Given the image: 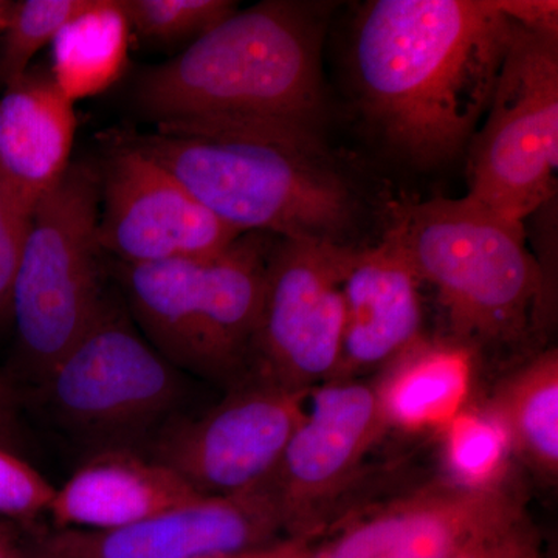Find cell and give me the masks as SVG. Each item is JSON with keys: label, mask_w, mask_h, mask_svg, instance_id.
I'll use <instances>...</instances> for the list:
<instances>
[{"label": "cell", "mask_w": 558, "mask_h": 558, "mask_svg": "<svg viewBox=\"0 0 558 558\" xmlns=\"http://www.w3.org/2000/svg\"><path fill=\"white\" fill-rule=\"evenodd\" d=\"M520 25L495 0L363 3L344 53L363 119L421 170L465 156Z\"/></svg>", "instance_id": "6da1fadb"}, {"label": "cell", "mask_w": 558, "mask_h": 558, "mask_svg": "<svg viewBox=\"0 0 558 558\" xmlns=\"http://www.w3.org/2000/svg\"><path fill=\"white\" fill-rule=\"evenodd\" d=\"M333 3L264 0L140 73L132 106L156 130L194 124L325 135L323 44Z\"/></svg>", "instance_id": "7a4b0ae2"}, {"label": "cell", "mask_w": 558, "mask_h": 558, "mask_svg": "<svg viewBox=\"0 0 558 558\" xmlns=\"http://www.w3.org/2000/svg\"><path fill=\"white\" fill-rule=\"evenodd\" d=\"M119 135L236 233L360 244L365 204L325 135L222 124Z\"/></svg>", "instance_id": "3957f363"}, {"label": "cell", "mask_w": 558, "mask_h": 558, "mask_svg": "<svg viewBox=\"0 0 558 558\" xmlns=\"http://www.w3.org/2000/svg\"><path fill=\"white\" fill-rule=\"evenodd\" d=\"M381 238L402 252L435 292L442 339L501 373L543 349L553 281L517 226L469 196L403 202L389 209Z\"/></svg>", "instance_id": "277c9868"}, {"label": "cell", "mask_w": 558, "mask_h": 558, "mask_svg": "<svg viewBox=\"0 0 558 558\" xmlns=\"http://www.w3.org/2000/svg\"><path fill=\"white\" fill-rule=\"evenodd\" d=\"M277 238L244 233L207 258L117 263L132 322L180 373L234 387L247 379L264 279Z\"/></svg>", "instance_id": "5b68a950"}, {"label": "cell", "mask_w": 558, "mask_h": 558, "mask_svg": "<svg viewBox=\"0 0 558 558\" xmlns=\"http://www.w3.org/2000/svg\"><path fill=\"white\" fill-rule=\"evenodd\" d=\"M98 215V168L86 161H72L33 209L11 300L17 369L32 388L90 328L108 300Z\"/></svg>", "instance_id": "8992f818"}, {"label": "cell", "mask_w": 558, "mask_h": 558, "mask_svg": "<svg viewBox=\"0 0 558 558\" xmlns=\"http://www.w3.org/2000/svg\"><path fill=\"white\" fill-rule=\"evenodd\" d=\"M51 421L92 453L146 451L180 414L183 373L108 296L81 339L33 388Z\"/></svg>", "instance_id": "52a82bcc"}, {"label": "cell", "mask_w": 558, "mask_h": 558, "mask_svg": "<svg viewBox=\"0 0 558 558\" xmlns=\"http://www.w3.org/2000/svg\"><path fill=\"white\" fill-rule=\"evenodd\" d=\"M465 156V196L509 222L556 199L558 21L521 22Z\"/></svg>", "instance_id": "ba28073f"}, {"label": "cell", "mask_w": 558, "mask_h": 558, "mask_svg": "<svg viewBox=\"0 0 558 558\" xmlns=\"http://www.w3.org/2000/svg\"><path fill=\"white\" fill-rule=\"evenodd\" d=\"M310 392L248 377L201 416L175 417L145 453L205 497L244 494L274 476Z\"/></svg>", "instance_id": "9c48e42d"}, {"label": "cell", "mask_w": 558, "mask_h": 558, "mask_svg": "<svg viewBox=\"0 0 558 558\" xmlns=\"http://www.w3.org/2000/svg\"><path fill=\"white\" fill-rule=\"evenodd\" d=\"M343 250L310 241L274 242L248 377L304 392L333 380L343 339Z\"/></svg>", "instance_id": "30bf717a"}, {"label": "cell", "mask_w": 558, "mask_h": 558, "mask_svg": "<svg viewBox=\"0 0 558 558\" xmlns=\"http://www.w3.org/2000/svg\"><path fill=\"white\" fill-rule=\"evenodd\" d=\"M388 429L376 384L329 380L311 389L299 427L267 481L292 537L325 535L329 505L357 478Z\"/></svg>", "instance_id": "8fae6325"}, {"label": "cell", "mask_w": 558, "mask_h": 558, "mask_svg": "<svg viewBox=\"0 0 558 558\" xmlns=\"http://www.w3.org/2000/svg\"><path fill=\"white\" fill-rule=\"evenodd\" d=\"M512 475L494 484H465L440 475L379 508L339 521L311 558H451L492 529L527 512Z\"/></svg>", "instance_id": "7c38bea8"}, {"label": "cell", "mask_w": 558, "mask_h": 558, "mask_svg": "<svg viewBox=\"0 0 558 558\" xmlns=\"http://www.w3.org/2000/svg\"><path fill=\"white\" fill-rule=\"evenodd\" d=\"M98 168V244L117 263L157 264L207 258L240 238L208 211L180 180L124 142H109Z\"/></svg>", "instance_id": "4fadbf2b"}, {"label": "cell", "mask_w": 558, "mask_h": 558, "mask_svg": "<svg viewBox=\"0 0 558 558\" xmlns=\"http://www.w3.org/2000/svg\"><path fill=\"white\" fill-rule=\"evenodd\" d=\"M295 538L266 484L231 497H199L131 526L32 534V558H219Z\"/></svg>", "instance_id": "5bb4252c"}, {"label": "cell", "mask_w": 558, "mask_h": 558, "mask_svg": "<svg viewBox=\"0 0 558 558\" xmlns=\"http://www.w3.org/2000/svg\"><path fill=\"white\" fill-rule=\"evenodd\" d=\"M421 279L392 242L348 245L341 258L343 339L333 380L387 369L427 333Z\"/></svg>", "instance_id": "9a60e30c"}, {"label": "cell", "mask_w": 558, "mask_h": 558, "mask_svg": "<svg viewBox=\"0 0 558 558\" xmlns=\"http://www.w3.org/2000/svg\"><path fill=\"white\" fill-rule=\"evenodd\" d=\"M199 495L145 451H98L61 487H54L47 517L53 529L112 531L178 508Z\"/></svg>", "instance_id": "2e32d148"}, {"label": "cell", "mask_w": 558, "mask_h": 558, "mask_svg": "<svg viewBox=\"0 0 558 558\" xmlns=\"http://www.w3.org/2000/svg\"><path fill=\"white\" fill-rule=\"evenodd\" d=\"M76 116L50 70L35 65L0 97V174L35 209L72 165Z\"/></svg>", "instance_id": "e0dca14e"}, {"label": "cell", "mask_w": 558, "mask_h": 558, "mask_svg": "<svg viewBox=\"0 0 558 558\" xmlns=\"http://www.w3.org/2000/svg\"><path fill=\"white\" fill-rule=\"evenodd\" d=\"M475 369L472 355L449 340H418L376 381L389 429L446 427L465 409Z\"/></svg>", "instance_id": "ac0fdd59"}, {"label": "cell", "mask_w": 558, "mask_h": 558, "mask_svg": "<svg viewBox=\"0 0 558 558\" xmlns=\"http://www.w3.org/2000/svg\"><path fill=\"white\" fill-rule=\"evenodd\" d=\"M484 411L505 433L510 457L542 484L558 480V351L537 354L499 374Z\"/></svg>", "instance_id": "d6986e66"}, {"label": "cell", "mask_w": 558, "mask_h": 558, "mask_svg": "<svg viewBox=\"0 0 558 558\" xmlns=\"http://www.w3.org/2000/svg\"><path fill=\"white\" fill-rule=\"evenodd\" d=\"M132 28L121 0H90L51 40L50 73L62 94L76 101L97 97L123 75Z\"/></svg>", "instance_id": "ffe728a7"}, {"label": "cell", "mask_w": 558, "mask_h": 558, "mask_svg": "<svg viewBox=\"0 0 558 558\" xmlns=\"http://www.w3.org/2000/svg\"><path fill=\"white\" fill-rule=\"evenodd\" d=\"M440 429L444 432V475L478 486L509 478L508 440L483 407L462 409Z\"/></svg>", "instance_id": "44dd1931"}, {"label": "cell", "mask_w": 558, "mask_h": 558, "mask_svg": "<svg viewBox=\"0 0 558 558\" xmlns=\"http://www.w3.org/2000/svg\"><path fill=\"white\" fill-rule=\"evenodd\" d=\"M90 0H21L11 2L0 31V87L5 89L32 68L33 58L50 46L70 20Z\"/></svg>", "instance_id": "7402d4cb"}, {"label": "cell", "mask_w": 558, "mask_h": 558, "mask_svg": "<svg viewBox=\"0 0 558 558\" xmlns=\"http://www.w3.org/2000/svg\"><path fill=\"white\" fill-rule=\"evenodd\" d=\"M121 3L132 32L161 46L193 44L240 10L231 0H121Z\"/></svg>", "instance_id": "603a6c76"}, {"label": "cell", "mask_w": 558, "mask_h": 558, "mask_svg": "<svg viewBox=\"0 0 558 558\" xmlns=\"http://www.w3.org/2000/svg\"><path fill=\"white\" fill-rule=\"evenodd\" d=\"M54 486L13 449L0 440V519L33 526L49 513Z\"/></svg>", "instance_id": "cb8c5ba5"}, {"label": "cell", "mask_w": 558, "mask_h": 558, "mask_svg": "<svg viewBox=\"0 0 558 558\" xmlns=\"http://www.w3.org/2000/svg\"><path fill=\"white\" fill-rule=\"evenodd\" d=\"M32 213L0 174V330L11 328L14 281L31 229Z\"/></svg>", "instance_id": "d4e9b609"}, {"label": "cell", "mask_w": 558, "mask_h": 558, "mask_svg": "<svg viewBox=\"0 0 558 558\" xmlns=\"http://www.w3.org/2000/svg\"><path fill=\"white\" fill-rule=\"evenodd\" d=\"M451 558H545L542 532L527 512L506 521Z\"/></svg>", "instance_id": "484cf974"}, {"label": "cell", "mask_w": 558, "mask_h": 558, "mask_svg": "<svg viewBox=\"0 0 558 558\" xmlns=\"http://www.w3.org/2000/svg\"><path fill=\"white\" fill-rule=\"evenodd\" d=\"M24 524L0 519V558H32V535Z\"/></svg>", "instance_id": "4316f807"}, {"label": "cell", "mask_w": 558, "mask_h": 558, "mask_svg": "<svg viewBox=\"0 0 558 558\" xmlns=\"http://www.w3.org/2000/svg\"><path fill=\"white\" fill-rule=\"evenodd\" d=\"M317 538L295 537L279 542L269 548L252 550V553L240 554V556L219 558H311L312 549Z\"/></svg>", "instance_id": "83f0119b"}, {"label": "cell", "mask_w": 558, "mask_h": 558, "mask_svg": "<svg viewBox=\"0 0 558 558\" xmlns=\"http://www.w3.org/2000/svg\"><path fill=\"white\" fill-rule=\"evenodd\" d=\"M21 392L14 381L0 371V418L14 421L16 409L20 407Z\"/></svg>", "instance_id": "f1b7e54d"}, {"label": "cell", "mask_w": 558, "mask_h": 558, "mask_svg": "<svg viewBox=\"0 0 558 558\" xmlns=\"http://www.w3.org/2000/svg\"><path fill=\"white\" fill-rule=\"evenodd\" d=\"M10 7V0H0V31H2L3 21H5L7 13H9Z\"/></svg>", "instance_id": "f546056e"}]
</instances>
